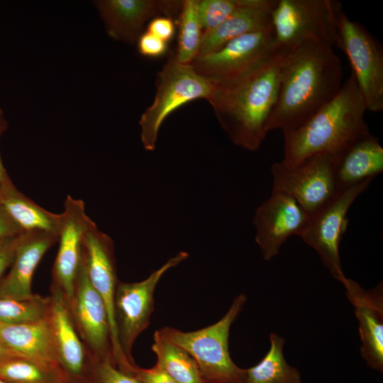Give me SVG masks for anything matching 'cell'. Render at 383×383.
Wrapping results in <instances>:
<instances>
[{
	"label": "cell",
	"mask_w": 383,
	"mask_h": 383,
	"mask_svg": "<svg viewBox=\"0 0 383 383\" xmlns=\"http://www.w3.org/2000/svg\"><path fill=\"white\" fill-rule=\"evenodd\" d=\"M342 79L341 61L333 48L315 40L290 48L267 132L302 126L335 97Z\"/></svg>",
	"instance_id": "cell-1"
},
{
	"label": "cell",
	"mask_w": 383,
	"mask_h": 383,
	"mask_svg": "<svg viewBox=\"0 0 383 383\" xmlns=\"http://www.w3.org/2000/svg\"><path fill=\"white\" fill-rule=\"evenodd\" d=\"M289 48L280 46L246 74L226 84L213 85L207 101L234 145L256 151L265 140Z\"/></svg>",
	"instance_id": "cell-2"
},
{
	"label": "cell",
	"mask_w": 383,
	"mask_h": 383,
	"mask_svg": "<svg viewBox=\"0 0 383 383\" xmlns=\"http://www.w3.org/2000/svg\"><path fill=\"white\" fill-rule=\"evenodd\" d=\"M364 99L351 72L335 97L305 124L284 131L285 166H297L318 154L341 156L360 139L371 134L365 120Z\"/></svg>",
	"instance_id": "cell-3"
},
{
	"label": "cell",
	"mask_w": 383,
	"mask_h": 383,
	"mask_svg": "<svg viewBox=\"0 0 383 383\" xmlns=\"http://www.w3.org/2000/svg\"><path fill=\"white\" fill-rule=\"evenodd\" d=\"M246 301L244 294L238 295L219 321L197 331L184 332L172 327L157 331L194 359L206 383H245V369L239 367L232 360L228 339L231 325Z\"/></svg>",
	"instance_id": "cell-4"
},
{
	"label": "cell",
	"mask_w": 383,
	"mask_h": 383,
	"mask_svg": "<svg viewBox=\"0 0 383 383\" xmlns=\"http://www.w3.org/2000/svg\"><path fill=\"white\" fill-rule=\"evenodd\" d=\"M156 92L152 104L139 121L140 138L148 151L155 149L161 125L174 111L199 99H208L213 84L199 74L190 64H182L171 52L157 73Z\"/></svg>",
	"instance_id": "cell-5"
},
{
	"label": "cell",
	"mask_w": 383,
	"mask_h": 383,
	"mask_svg": "<svg viewBox=\"0 0 383 383\" xmlns=\"http://www.w3.org/2000/svg\"><path fill=\"white\" fill-rule=\"evenodd\" d=\"M343 8L335 0H277L272 25L279 46L292 48L315 40L336 47Z\"/></svg>",
	"instance_id": "cell-6"
},
{
	"label": "cell",
	"mask_w": 383,
	"mask_h": 383,
	"mask_svg": "<svg viewBox=\"0 0 383 383\" xmlns=\"http://www.w3.org/2000/svg\"><path fill=\"white\" fill-rule=\"evenodd\" d=\"M339 157L318 154L292 167L282 162H274L271 167L272 192L290 196L309 216L312 215L342 189L336 178Z\"/></svg>",
	"instance_id": "cell-7"
},
{
	"label": "cell",
	"mask_w": 383,
	"mask_h": 383,
	"mask_svg": "<svg viewBox=\"0 0 383 383\" xmlns=\"http://www.w3.org/2000/svg\"><path fill=\"white\" fill-rule=\"evenodd\" d=\"M336 48L348 58L367 111L383 110V50L379 42L360 23L343 11L338 23Z\"/></svg>",
	"instance_id": "cell-8"
},
{
	"label": "cell",
	"mask_w": 383,
	"mask_h": 383,
	"mask_svg": "<svg viewBox=\"0 0 383 383\" xmlns=\"http://www.w3.org/2000/svg\"><path fill=\"white\" fill-rule=\"evenodd\" d=\"M374 179L342 188L334 198L310 216L300 235L306 244L317 252L333 277L342 284L347 277L342 269L339 247L348 223L347 214L355 200Z\"/></svg>",
	"instance_id": "cell-9"
},
{
	"label": "cell",
	"mask_w": 383,
	"mask_h": 383,
	"mask_svg": "<svg viewBox=\"0 0 383 383\" xmlns=\"http://www.w3.org/2000/svg\"><path fill=\"white\" fill-rule=\"evenodd\" d=\"M188 257V252L181 251L151 272L144 280L118 282L114 297L115 323L120 348L131 364L135 365L131 354L133 344L150 324L154 311L156 286L167 271Z\"/></svg>",
	"instance_id": "cell-10"
},
{
	"label": "cell",
	"mask_w": 383,
	"mask_h": 383,
	"mask_svg": "<svg viewBox=\"0 0 383 383\" xmlns=\"http://www.w3.org/2000/svg\"><path fill=\"white\" fill-rule=\"evenodd\" d=\"M279 47L272 25L237 37L215 52L199 55L190 65L213 85H223L246 74Z\"/></svg>",
	"instance_id": "cell-11"
},
{
	"label": "cell",
	"mask_w": 383,
	"mask_h": 383,
	"mask_svg": "<svg viewBox=\"0 0 383 383\" xmlns=\"http://www.w3.org/2000/svg\"><path fill=\"white\" fill-rule=\"evenodd\" d=\"M48 316L52 331L60 366L71 383H101L94 359L80 338L68 302L60 288L50 287Z\"/></svg>",
	"instance_id": "cell-12"
},
{
	"label": "cell",
	"mask_w": 383,
	"mask_h": 383,
	"mask_svg": "<svg viewBox=\"0 0 383 383\" xmlns=\"http://www.w3.org/2000/svg\"><path fill=\"white\" fill-rule=\"evenodd\" d=\"M69 306L78 333L91 355L99 362L108 361L116 366L107 310L89 279L82 256Z\"/></svg>",
	"instance_id": "cell-13"
},
{
	"label": "cell",
	"mask_w": 383,
	"mask_h": 383,
	"mask_svg": "<svg viewBox=\"0 0 383 383\" xmlns=\"http://www.w3.org/2000/svg\"><path fill=\"white\" fill-rule=\"evenodd\" d=\"M82 257L89 279L107 310L116 365L119 369H125L130 362L120 348L114 316V297L118 281L113 242L107 234L99 230L92 220L84 235Z\"/></svg>",
	"instance_id": "cell-14"
},
{
	"label": "cell",
	"mask_w": 383,
	"mask_h": 383,
	"mask_svg": "<svg viewBox=\"0 0 383 383\" xmlns=\"http://www.w3.org/2000/svg\"><path fill=\"white\" fill-rule=\"evenodd\" d=\"M309 218L292 197L284 193L272 192L257 208L253 218L255 241L263 258L272 259L289 237L300 236Z\"/></svg>",
	"instance_id": "cell-15"
},
{
	"label": "cell",
	"mask_w": 383,
	"mask_h": 383,
	"mask_svg": "<svg viewBox=\"0 0 383 383\" xmlns=\"http://www.w3.org/2000/svg\"><path fill=\"white\" fill-rule=\"evenodd\" d=\"M182 1L101 0L94 1L108 35L116 40L134 45L146 23L155 17L174 20L179 15Z\"/></svg>",
	"instance_id": "cell-16"
},
{
	"label": "cell",
	"mask_w": 383,
	"mask_h": 383,
	"mask_svg": "<svg viewBox=\"0 0 383 383\" xmlns=\"http://www.w3.org/2000/svg\"><path fill=\"white\" fill-rule=\"evenodd\" d=\"M64 208L52 283L60 288L70 304L82 261L84 235L91 219L87 215L84 203L81 199L67 195Z\"/></svg>",
	"instance_id": "cell-17"
},
{
	"label": "cell",
	"mask_w": 383,
	"mask_h": 383,
	"mask_svg": "<svg viewBox=\"0 0 383 383\" xmlns=\"http://www.w3.org/2000/svg\"><path fill=\"white\" fill-rule=\"evenodd\" d=\"M346 296L355 309L359 322L362 345L360 353L367 365L383 370V295L382 284L366 290L355 281L347 278L343 282Z\"/></svg>",
	"instance_id": "cell-18"
},
{
	"label": "cell",
	"mask_w": 383,
	"mask_h": 383,
	"mask_svg": "<svg viewBox=\"0 0 383 383\" xmlns=\"http://www.w3.org/2000/svg\"><path fill=\"white\" fill-rule=\"evenodd\" d=\"M57 241L58 236L52 233L25 231L9 272L0 280V297L23 299L32 295L35 270L45 252Z\"/></svg>",
	"instance_id": "cell-19"
},
{
	"label": "cell",
	"mask_w": 383,
	"mask_h": 383,
	"mask_svg": "<svg viewBox=\"0 0 383 383\" xmlns=\"http://www.w3.org/2000/svg\"><path fill=\"white\" fill-rule=\"evenodd\" d=\"M277 0H241L235 11L214 30L202 33L199 55L215 52L230 40L272 26Z\"/></svg>",
	"instance_id": "cell-20"
},
{
	"label": "cell",
	"mask_w": 383,
	"mask_h": 383,
	"mask_svg": "<svg viewBox=\"0 0 383 383\" xmlns=\"http://www.w3.org/2000/svg\"><path fill=\"white\" fill-rule=\"evenodd\" d=\"M1 341L17 356L47 365H60L48 318L23 324L0 323Z\"/></svg>",
	"instance_id": "cell-21"
},
{
	"label": "cell",
	"mask_w": 383,
	"mask_h": 383,
	"mask_svg": "<svg viewBox=\"0 0 383 383\" xmlns=\"http://www.w3.org/2000/svg\"><path fill=\"white\" fill-rule=\"evenodd\" d=\"M382 172L383 148L371 134L350 146L336 165V178L341 188L374 178Z\"/></svg>",
	"instance_id": "cell-22"
},
{
	"label": "cell",
	"mask_w": 383,
	"mask_h": 383,
	"mask_svg": "<svg viewBox=\"0 0 383 383\" xmlns=\"http://www.w3.org/2000/svg\"><path fill=\"white\" fill-rule=\"evenodd\" d=\"M0 204L25 232L42 231L58 236L62 213L47 211L21 192L10 178L0 189Z\"/></svg>",
	"instance_id": "cell-23"
},
{
	"label": "cell",
	"mask_w": 383,
	"mask_h": 383,
	"mask_svg": "<svg viewBox=\"0 0 383 383\" xmlns=\"http://www.w3.org/2000/svg\"><path fill=\"white\" fill-rule=\"evenodd\" d=\"M270 348L255 366L245 369V383H302L299 371L285 360L284 339L277 333L270 335Z\"/></svg>",
	"instance_id": "cell-24"
},
{
	"label": "cell",
	"mask_w": 383,
	"mask_h": 383,
	"mask_svg": "<svg viewBox=\"0 0 383 383\" xmlns=\"http://www.w3.org/2000/svg\"><path fill=\"white\" fill-rule=\"evenodd\" d=\"M152 350L155 365L178 383H206L194 359L182 348L162 337L157 330Z\"/></svg>",
	"instance_id": "cell-25"
},
{
	"label": "cell",
	"mask_w": 383,
	"mask_h": 383,
	"mask_svg": "<svg viewBox=\"0 0 383 383\" xmlns=\"http://www.w3.org/2000/svg\"><path fill=\"white\" fill-rule=\"evenodd\" d=\"M0 378L9 383H71L60 365L13 357L0 362Z\"/></svg>",
	"instance_id": "cell-26"
},
{
	"label": "cell",
	"mask_w": 383,
	"mask_h": 383,
	"mask_svg": "<svg viewBox=\"0 0 383 383\" xmlns=\"http://www.w3.org/2000/svg\"><path fill=\"white\" fill-rule=\"evenodd\" d=\"M179 34L176 60L190 64L199 51L202 28L198 13V0H183L179 15Z\"/></svg>",
	"instance_id": "cell-27"
},
{
	"label": "cell",
	"mask_w": 383,
	"mask_h": 383,
	"mask_svg": "<svg viewBox=\"0 0 383 383\" xmlns=\"http://www.w3.org/2000/svg\"><path fill=\"white\" fill-rule=\"evenodd\" d=\"M50 297L33 294L23 299L0 297V323L23 324L45 319Z\"/></svg>",
	"instance_id": "cell-28"
},
{
	"label": "cell",
	"mask_w": 383,
	"mask_h": 383,
	"mask_svg": "<svg viewBox=\"0 0 383 383\" xmlns=\"http://www.w3.org/2000/svg\"><path fill=\"white\" fill-rule=\"evenodd\" d=\"M240 4L241 0H198V13L202 33L219 26Z\"/></svg>",
	"instance_id": "cell-29"
},
{
	"label": "cell",
	"mask_w": 383,
	"mask_h": 383,
	"mask_svg": "<svg viewBox=\"0 0 383 383\" xmlns=\"http://www.w3.org/2000/svg\"><path fill=\"white\" fill-rule=\"evenodd\" d=\"M96 372L101 383H140L135 377L121 372L108 361L98 362Z\"/></svg>",
	"instance_id": "cell-30"
},
{
	"label": "cell",
	"mask_w": 383,
	"mask_h": 383,
	"mask_svg": "<svg viewBox=\"0 0 383 383\" xmlns=\"http://www.w3.org/2000/svg\"><path fill=\"white\" fill-rule=\"evenodd\" d=\"M140 54L148 57H159L167 50V43L148 31L143 32L138 42Z\"/></svg>",
	"instance_id": "cell-31"
},
{
	"label": "cell",
	"mask_w": 383,
	"mask_h": 383,
	"mask_svg": "<svg viewBox=\"0 0 383 383\" xmlns=\"http://www.w3.org/2000/svg\"><path fill=\"white\" fill-rule=\"evenodd\" d=\"M23 233L0 240V280L13 262Z\"/></svg>",
	"instance_id": "cell-32"
},
{
	"label": "cell",
	"mask_w": 383,
	"mask_h": 383,
	"mask_svg": "<svg viewBox=\"0 0 383 383\" xmlns=\"http://www.w3.org/2000/svg\"><path fill=\"white\" fill-rule=\"evenodd\" d=\"M132 376L140 383H178L155 365L148 369L135 365Z\"/></svg>",
	"instance_id": "cell-33"
},
{
	"label": "cell",
	"mask_w": 383,
	"mask_h": 383,
	"mask_svg": "<svg viewBox=\"0 0 383 383\" xmlns=\"http://www.w3.org/2000/svg\"><path fill=\"white\" fill-rule=\"evenodd\" d=\"M147 31L168 43L174 36L175 22L171 18L155 17L148 23Z\"/></svg>",
	"instance_id": "cell-34"
},
{
	"label": "cell",
	"mask_w": 383,
	"mask_h": 383,
	"mask_svg": "<svg viewBox=\"0 0 383 383\" xmlns=\"http://www.w3.org/2000/svg\"><path fill=\"white\" fill-rule=\"evenodd\" d=\"M23 232L0 204V240Z\"/></svg>",
	"instance_id": "cell-35"
},
{
	"label": "cell",
	"mask_w": 383,
	"mask_h": 383,
	"mask_svg": "<svg viewBox=\"0 0 383 383\" xmlns=\"http://www.w3.org/2000/svg\"><path fill=\"white\" fill-rule=\"evenodd\" d=\"M8 123L4 118V113L0 109V138L4 132L7 129ZM9 179V177L4 167L0 155V189L4 184Z\"/></svg>",
	"instance_id": "cell-36"
},
{
	"label": "cell",
	"mask_w": 383,
	"mask_h": 383,
	"mask_svg": "<svg viewBox=\"0 0 383 383\" xmlns=\"http://www.w3.org/2000/svg\"><path fill=\"white\" fill-rule=\"evenodd\" d=\"M13 357H17V355L11 351L0 340V362Z\"/></svg>",
	"instance_id": "cell-37"
},
{
	"label": "cell",
	"mask_w": 383,
	"mask_h": 383,
	"mask_svg": "<svg viewBox=\"0 0 383 383\" xmlns=\"http://www.w3.org/2000/svg\"><path fill=\"white\" fill-rule=\"evenodd\" d=\"M0 383H9V382H6V381H5V380L0 378Z\"/></svg>",
	"instance_id": "cell-38"
}]
</instances>
